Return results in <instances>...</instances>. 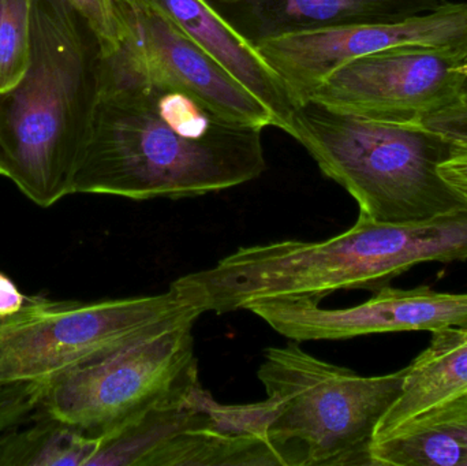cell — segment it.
I'll return each mask as SVG.
<instances>
[{
    "mask_svg": "<svg viewBox=\"0 0 467 466\" xmlns=\"http://www.w3.org/2000/svg\"><path fill=\"white\" fill-rule=\"evenodd\" d=\"M247 311L280 336L296 342L342 341L373 334L436 331L467 325V293H441L428 286L380 287L350 308L327 309L312 298H276Z\"/></svg>",
    "mask_w": 467,
    "mask_h": 466,
    "instance_id": "30bf717a",
    "label": "cell"
},
{
    "mask_svg": "<svg viewBox=\"0 0 467 466\" xmlns=\"http://www.w3.org/2000/svg\"><path fill=\"white\" fill-rule=\"evenodd\" d=\"M279 74L296 107L348 60L400 47H436L467 54V3H451L410 18L340 25L265 38L255 43Z\"/></svg>",
    "mask_w": 467,
    "mask_h": 466,
    "instance_id": "ba28073f",
    "label": "cell"
},
{
    "mask_svg": "<svg viewBox=\"0 0 467 466\" xmlns=\"http://www.w3.org/2000/svg\"><path fill=\"white\" fill-rule=\"evenodd\" d=\"M253 43L340 25L380 24L432 13L449 0H208Z\"/></svg>",
    "mask_w": 467,
    "mask_h": 466,
    "instance_id": "8fae6325",
    "label": "cell"
},
{
    "mask_svg": "<svg viewBox=\"0 0 467 466\" xmlns=\"http://www.w3.org/2000/svg\"><path fill=\"white\" fill-rule=\"evenodd\" d=\"M257 377L276 401L268 442L280 466H373L376 429L402 393L406 368L362 377L294 341L268 347Z\"/></svg>",
    "mask_w": 467,
    "mask_h": 466,
    "instance_id": "277c9868",
    "label": "cell"
},
{
    "mask_svg": "<svg viewBox=\"0 0 467 466\" xmlns=\"http://www.w3.org/2000/svg\"><path fill=\"white\" fill-rule=\"evenodd\" d=\"M439 172L443 180L467 202V152L455 150L451 158L441 164Z\"/></svg>",
    "mask_w": 467,
    "mask_h": 466,
    "instance_id": "ffe728a7",
    "label": "cell"
},
{
    "mask_svg": "<svg viewBox=\"0 0 467 466\" xmlns=\"http://www.w3.org/2000/svg\"><path fill=\"white\" fill-rule=\"evenodd\" d=\"M98 59L92 33L65 0H33L29 67L0 95V177L38 207L71 194Z\"/></svg>",
    "mask_w": 467,
    "mask_h": 466,
    "instance_id": "7a4b0ae2",
    "label": "cell"
},
{
    "mask_svg": "<svg viewBox=\"0 0 467 466\" xmlns=\"http://www.w3.org/2000/svg\"><path fill=\"white\" fill-rule=\"evenodd\" d=\"M420 125L436 131L454 144L455 150L467 152V107L457 103L433 112L420 120Z\"/></svg>",
    "mask_w": 467,
    "mask_h": 466,
    "instance_id": "d6986e66",
    "label": "cell"
},
{
    "mask_svg": "<svg viewBox=\"0 0 467 466\" xmlns=\"http://www.w3.org/2000/svg\"><path fill=\"white\" fill-rule=\"evenodd\" d=\"M462 396H467V325L433 333L430 347L406 367L402 393L381 419L373 440Z\"/></svg>",
    "mask_w": 467,
    "mask_h": 466,
    "instance_id": "4fadbf2b",
    "label": "cell"
},
{
    "mask_svg": "<svg viewBox=\"0 0 467 466\" xmlns=\"http://www.w3.org/2000/svg\"><path fill=\"white\" fill-rule=\"evenodd\" d=\"M202 306L172 282L169 292L100 301L26 298L0 320V386H48L60 375L140 339L196 323Z\"/></svg>",
    "mask_w": 467,
    "mask_h": 466,
    "instance_id": "5b68a950",
    "label": "cell"
},
{
    "mask_svg": "<svg viewBox=\"0 0 467 466\" xmlns=\"http://www.w3.org/2000/svg\"><path fill=\"white\" fill-rule=\"evenodd\" d=\"M466 77L465 52L400 47L348 60L307 101L362 119L419 123L460 103Z\"/></svg>",
    "mask_w": 467,
    "mask_h": 466,
    "instance_id": "52a82bcc",
    "label": "cell"
},
{
    "mask_svg": "<svg viewBox=\"0 0 467 466\" xmlns=\"http://www.w3.org/2000/svg\"><path fill=\"white\" fill-rule=\"evenodd\" d=\"M33 0H0V95L13 89L29 67Z\"/></svg>",
    "mask_w": 467,
    "mask_h": 466,
    "instance_id": "2e32d148",
    "label": "cell"
},
{
    "mask_svg": "<svg viewBox=\"0 0 467 466\" xmlns=\"http://www.w3.org/2000/svg\"><path fill=\"white\" fill-rule=\"evenodd\" d=\"M119 54L166 84L191 93L213 111L242 125L277 128L268 107L177 25L139 0H119Z\"/></svg>",
    "mask_w": 467,
    "mask_h": 466,
    "instance_id": "9c48e42d",
    "label": "cell"
},
{
    "mask_svg": "<svg viewBox=\"0 0 467 466\" xmlns=\"http://www.w3.org/2000/svg\"><path fill=\"white\" fill-rule=\"evenodd\" d=\"M177 25L192 40L210 52L274 114L277 129H287L296 109L279 74L257 47L244 37L208 0H139Z\"/></svg>",
    "mask_w": 467,
    "mask_h": 466,
    "instance_id": "7c38bea8",
    "label": "cell"
},
{
    "mask_svg": "<svg viewBox=\"0 0 467 466\" xmlns=\"http://www.w3.org/2000/svg\"><path fill=\"white\" fill-rule=\"evenodd\" d=\"M46 388V385L38 383L0 386V434L37 415Z\"/></svg>",
    "mask_w": 467,
    "mask_h": 466,
    "instance_id": "ac0fdd59",
    "label": "cell"
},
{
    "mask_svg": "<svg viewBox=\"0 0 467 466\" xmlns=\"http://www.w3.org/2000/svg\"><path fill=\"white\" fill-rule=\"evenodd\" d=\"M373 466H467V396L414 416L373 440Z\"/></svg>",
    "mask_w": 467,
    "mask_h": 466,
    "instance_id": "5bb4252c",
    "label": "cell"
},
{
    "mask_svg": "<svg viewBox=\"0 0 467 466\" xmlns=\"http://www.w3.org/2000/svg\"><path fill=\"white\" fill-rule=\"evenodd\" d=\"M194 323L140 339L49 383L44 412L103 437L200 380Z\"/></svg>",
    "mask_w": 467,
    "mask_h": 466,
    "instance_id": "8992f818",
    "label": "cell"
},
{
    "mask_svg": "<svg viewBox=\"0 0 467 466\" xmlns=\"http://www.w3.org/2000/svg\"><path fill=\"white\" fill-rule=\"evenodd\" d=\"M100 438L85 434L48 413L0 434V466H88Z\"/></svg>",
    "mask_w": 467,
    "mask_h": 466,
    "instance_id": "9a60e30c",
    "label": "cell"
},
{
    "mask_svg": "<svg viewBox=\"0 0 467 466\" xmlns=\"http://www.w3.org/2000/svg\"><path fill=\"white\" fill-rule=\"evenodd\" d=\"M263 130L119 54L99 57L71 194L180 200L244 185L266 170Z\"/></svg>",
    "mask_w": 467,
    "mask_h": 466,
    "instance_id": "6da1fadb",
    "label": "cell"
},
{
    "mask_svg": "<svg viewBox=\"0 0 467 466\" xmlns=\"http://www.w3.org/2000/svg\"><path fill=\"white\" fill-rule=\"evenodd\" d=\"M26 298L7 276L0 273V320L7 319L22 308Z\"/></svg>",
    "mask_w": 467,
    "mask_h": 466,
    "instance_id": "44dd1931",
    "label": "cell"
},
{
    "mask_svg": "<svg viewBox=\"0 0 467 466\" xmlns=\"http://www.w3.org/2000/svg\"><path fill=\"white\" fill-rule=\"evenodd\" d=\"M460 104L467 107V77L465 82H463L462 89H461Z\"/></svg>",
    "mask_w": 467,
    "mask_h": 466,
    "instance_id": "7402d4cb",
    "label": "cell"
},
{
    "mask_svg": "<svg viewBox=\"0 0 467 466\" xmlns=\"http://www.w3.org/2000/svg\"><path fill=\"white\" fill-rule=\"evenodd\" d=\"M87 25L98 44L99 57L119 51L123 41V19L119 0H65Z\"/></svg>",
    "mask_w": 467,
    "mask_h": 466,
    "instance_id": "e0dca14e",
    "label": "cell"
},
{
    "mask_svg": "<svg viewBox=\"0 0 467 466\" xmlns=\"http://www.w3.org/2000/svg\"><path fill=\"white\" fill-rule=\"evenodd\" d=\"M285 131L365 218L408 223L467 211L439 172L454 144L420 123L362 119L307 101L296 107Z\"/></svg>",
    "mask_w": 467,
    "mask_h": 466,
    "instance_id": "3957f363",
    "label": "cell"
}]
</instances>
